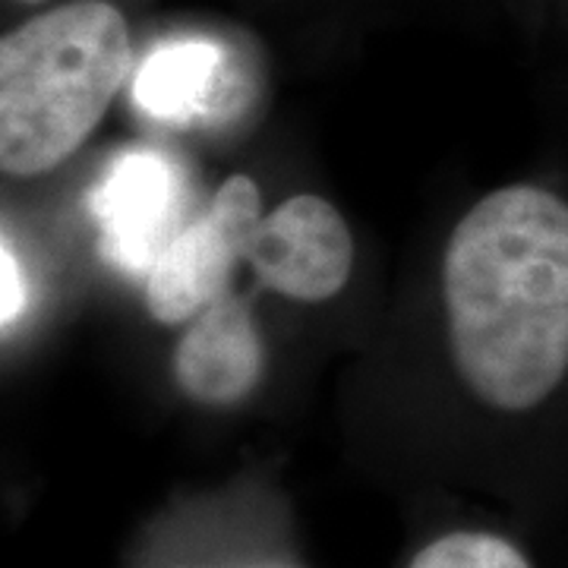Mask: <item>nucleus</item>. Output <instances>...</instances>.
<instances>
[{"instance_id": "f257e3e1", "label": "nucleus", "mask_w": 568, "mask_h": 568, "mask_svg": "<svg viewBox=\"0 0 568 568\" xmlns=\"http://www.w3.org/2000/svg\"><path fill=\"white\" fill-rule=\"evenodd\" d=\"M458 373L499 410L544 405L568 379V203L515 183L452 231L443 263Z\"/></svg>"}, {"instance_id": "f03ea898", "label": "nucleus", "mask_w": 568, "mask_h": 568, "mask_svg": "<svg viewBox=\"0 0 568 568\" xmlns=\"http://www.w3.org/2000/svg\"><path fill=\"white\" fill-rule=\"evenodd\" d=\"M133 73L130 22L111 0H67L0 41V164L36 178L99 126Z\"/></svg>"}, {"instance_id": "7ed1b4c3", "label": "nucleus", "mask_w": 568, "mask_h": 568, "mask_svg": "<svg viewBox=\"0 0 568 568\" xmlns=\"http://www.w3.org/2000/svg\"><path fill=\"white\" fill-rule=\"evenodd\" d=\"M263 222L260 186L234 174L196 219H186L145 275V306L164 325L196 320L224 297L234 265L246 260Z\"/></svg>"}, {"instance_id": "20e7f679", "label": "nucleus", "mask_w": 568, "mask_h": 568, "mask_svg": "<svg viewBox=\"0 0 568 568\" xmlns=\"http://www.w3.org/2000/svg\"><path fill=\"white\" fill-rule=\"evenodd\" d=\"M183 174L171 155L133 145L114 155L89 193V215L99 227L104 260L126 275L149 268L183 224Z\"/></svg>"}, {"instance_id": "39448f33", "label": "nucleus", "mask_w": 568, "mask_h": 568, "mask_svg": "<svg viewBox=\"0 0 568 568\" xmlns=\"http://www.w3.org/2000/svg\"><path fill=\"white\" fill-rule=\"evenodd\" d=\"M246 263L268 291L301 304H320L351 278L354 241L335 205L301 193L263 215Z\"/></svg>"}, {"instance_id": "423d86ee", "label": "nucleus", "mask_w": 568, "mask_h": 568, "mask_svg": "<svg viewBox=\"0 0 568 568\" xmlns=\"http://www.w3.org/2000/svg\"><path fill=\"white\" fill-rule=\"evenodd\" d=\"M133 99L142 114L171 126L219 123L241 108V80L215 41L174 39L140 63Z\"/></svg>"}, {"instance_id": "0eeeda50", "label": "nucleus", "mask_w": 568, "mask_h": 568, "mask_svg": "<svg viewBox=\"0 0 568 568\" xmlns=\"http://www.w3.org/2000/svg\"><path fill=\"white\" fill-rule=\"evenodd\" d=\"M265 364L263 338L237 297H219L193 320L183 335L174 376L181 388L203 405H234L260 383Z\"/></svg>"}, {"instance_id": "6e6552de", "label": "nucleus", "mask_w": 568, "mask_h": 568, "mask_svg": "<svg viewBox=\"0 0 568 568\" xmlns=\"http://www.w3.org/2000/svg\"><path fill=\"white\" fill-rule=\"evenodd\" d=\"M407 568H530V562L506 537L458 530L420 549Z\"/></svg>"}, {"instance_id": "1a4fd4ad", "label": "nucleus", "mask_w": 568, "mask_h": 568, "mask_svg": "<svg viewBox=\"0 0 568 568\" xmlns=\"http://www.w3.org/2000/svg\"><path fill=\"white\" fill-rule=\"evenodd\" d=\"M0 275H3V332H10V325L20 323V316L26 313L29 304V284H26V272H22L20 256L13 253L10 241H3V265H0Z\"/></svg>"}, {"instance_id": "9d476101", "label": "nucleus", "mask_w": 568, "mask_h": 568, "mask_svg": "<svg viewBox=\"0 0 568 568\" xmlns=\"http://www.w3.org/2000/svg\"><path fill=\"white\" fill-rule=\"evenodd\" d=\"M20 3H41V0H20Z\"/></svg>"}]
</instances>
